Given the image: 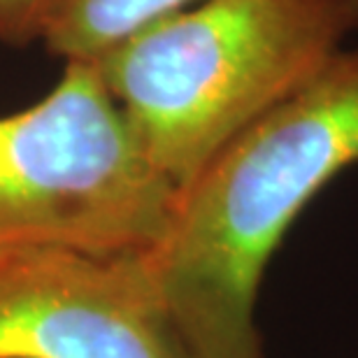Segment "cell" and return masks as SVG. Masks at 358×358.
<instances>
[{
    "mask_svg": "<svg viewBox=\"0 0 358 358\" xmlns=\"http://www.w3.org/2000/svg\"><path fill=\"white\" fill-rule=\"evenodd\" d=\"M356 161L358 49H342L179 189L168 231L145 259L191 358H263L256 300L272 254Z\"/></svg>",
    "mask_w": 358,
    "mask_h": 358,
    "instance_id": "cell-1",
    "label": "cell"
},
{
    "mask_svg": "<svg viewBox=\"0 0 358 358\" xmlns=\"http://www.w3.org/2000/svg\"><path fill=\"white\" fill-rule=\"evenodd\" d=\"M356 31L358 0H203L91 63L179 191Z\"/></svg>",
    "mask_w": 358,
    "mask_h": 358,
    "instance_id": "cell-2",
    "label": "cell"
},
{
    "mask_svg": "<svg viewBox=\"0 0 358 358\" xmlns=\"http://www.w3.org/2000/svg\"><path fill=\"white\" fill-rule=\"evenodd\" d=\"M177 193L96 63L66 61L40 103L0 117V249L147 254Z\"/></svg>",
    "mask_w": 358,
    "mask_h": 358,
    "instance_id": "cell-3",
    "label": "cell"
},
{
    "mask_svg": "<svg viewBox=\"0 0 358 358\" xmlns=\"http://www.w3.org/2000/svg\"><path fill=\"white\" fill-rule=\"evenodd\" d=\"M0 358H191L145 254L0 252Z\"/></svg>",
    "mask_w": 358,
    "mask_h": 358,
    "instance_id": "cell-4",
    "label": "cell"
},
{
    "mask_svg": "<svg viewBox=\"0 0 358 358\" xmlns=\"http://www.w3.org/2000/svg\"><path fill=\"white\" fill-rule=\"evenodd\" d=\"M203 0H47L38 38L66 61H96L131 35Z\"/></svg>",
    "mask_w": 358,
    "mask_h": 358,
    "instance_id": "cell-5",
    "label": "cell"
},
{
    "mask_svg": "<svg viewBox=\"0 0 358 358\" xmlns=\"http://www.w3.org/2000/svg\"><path fill=\"white\" fill-rule=\"evenodd\" d=\"M47 0H0V40L21 45L38 38Z\"/></svg>",
    "mask_w": 358,
    "mask_h": 358,
    "instance_id": "cell-6",
    "label": "cell"
},
{
    "mask_svg": "<svg viewBox=\"0 0 358 358\" xmlns=\"http://www.w3.org/2000/svg\"><path fill=\"white\" fill-rule=\"evenodd\" d=\"M0 252H7V249H0Z\"/></svg>",
    "mask_w": 358,
    "mask_h": 358,
    "instance_id": "cell-7",
    "label": "cell"
}]
</instances>
